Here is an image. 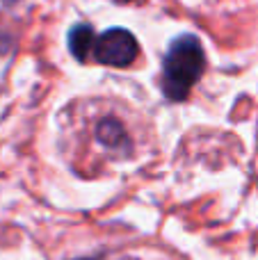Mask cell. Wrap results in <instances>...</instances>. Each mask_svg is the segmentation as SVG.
<instances>
[{
  "instance_id": "3957f363",
  "label": "cell",
  "mask_w": 258,
  "mask_h": 260,
  "mask_svg": "<svg viewBox=\"0 0 258 260\" xmlns=\"http://www.w3.org/2000/svg\"><path fill=\"white\" fill-rule=\"evenodd\" d=\"M94 59L105 67H117L123 69L128 64L135 62L137 57V41L123 27H112V30L103 32L94 44Z\"/></svg>"
},
{
  "instance_id": "5b68a950",
  "label": "cell",
  "mask_w": 258,
  "mask_h": 260,
  "mask_svg": "<svg viewBox=\"0 0 258 260\" xmlns=\"http://www.w3.org/2000/svg\"><path fill=\"white\" fill-rule=\"evenodd\" d=\"M117 3H126V0H117Z\"/></svg>"
},
{
  "instance_id": "6da1fadb",
  "label": "cell",
  "mask_w": 258,
  "mask_h": 260,
  "mask_svg": "<svg viewBox=\"0 0 258 260\" xmlns=\"http://www.w3.org/2000/svg\"><path fill=\"white\" fill-rule=\"evenodd\" d=\"M78 135H87L91 146L99 148L96 155L114 157V160H126L135 153L137 133L133 130L126 114L117 112L114 108L103 105H91L89 114L82 117V126L78 128Z\"/></svg>"
},
{
  "instance_id": "7a4b0ae2",
  "label": "cell",
  "mask_w": 258,
  "mask_h": 260,
  "mask_svg": "<svg viewBox=\"0 0 258 260\" xmlns=\"http://www.w3.org/2000/svg\"><path fill=\"white\" fill-rule=\"evenodd\" d=\"M204 48L195 37H178L169 46L163 62V94L169 101H185L195 82L204 73Z\"/></svg>"
},
{
  "instance_id": "277c9868",
  "label": "cell",
  "mask_w": 258,
  "mask_h": 260,
  "mask_svg": "<svg viewBox=\"0 0 258 260\" xmlns=\"http://www.w3.org/2000/svg\"><path fill=\"white\" fill-rule=\"evenodd\" d=\"M94 30H91L89 25H76L71 32H69V48H71V53L76 55L78 59H87V55L94 50Z\"/></svg>"
}]
</instances>
